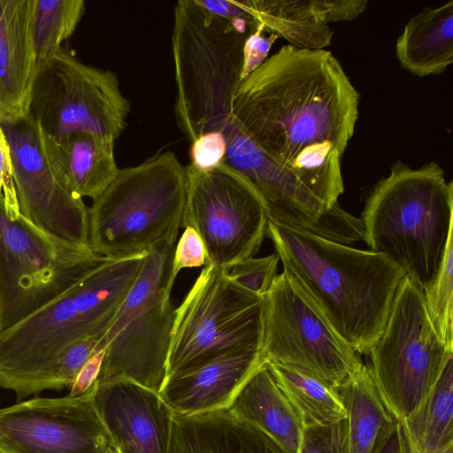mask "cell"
Instances as JSON below:
<instances>
[{"label": "cell", "mask_w": 453, "mask_h": 453, "mask_svg": "<svg viewBox=\"0 0 453 453\" xmlns=\"http://www.w3.org/2000/svg\"><path fill=\"white\" fill-rule=\"evenodd\" d=\"M168 453H287L258 427L227 409L173 415Z\"/></svg>", "instance_id": "cell-19"}, {"label": "cell", "mask_w": 453, "mask_h": 453, "mask_svg": "<svg viewBox=\"0 0 453 453\" xmlns=\"http://www.w3.org/2000/svg\"><path fill=\"white\" fill-rule=\"evenodd\" d=\"M346 412L351 453H401L402 427L367 364L333 388Z\"/></svg>", "instance_id": "cell-18"}, {"label": "cell", "mask_w": 453, "mask_h": 453, "mask_svg": "<svg viewBox=\"0 0 453 453\" xmlns=\"http://www.w3.org/2000/svg\"><path fill=\"white\" fill-rule=\"evenodd\" d=\"M35 0H0V124L27 117L37 73Z\"/></svg>", "instance_id": "cell-17"}, {"label": "cell", "mask_w": 453, "mask_h": 453, "mask_svg": "<svg viewBox=\"0 0 453 453\" xmlns=\"http://www.w3.org/2000/svg\"><path fill=\"white\" fill-rule=\"evenodd\" d=\"M1 126L10 145L21 213L55 236L88 244V207L72 190L55 141L29 115Z\"/></svg>", "instance_id": "cell-13"}, {"label": "cell", "mask_w": 453, "mask_h": 453, "mask_svg": "<svg viewBox=\"0 0 453 453\" xmlns=\"http://www.w3.org/2000/svg\"><path fill=\"white\" fill-rule=\"evenodd\" d=\"M105 349L96 352L83 365L69 388L70 396H77L88 392L97 381L104 361Z\"/></svg>", "instance_id": "cell-36"}, {"label": "cell", "mask_w": 453, "mask_h": 453, "mask_svg": "<svg viewBox=\"0 0 453 453\" xmlns=\"http://www.w3.org/2000/svg\"><path fill=\"white\" fill-rule=\"evenodd\" d=\"M105 453H120V451L119 450V449L112 443L109 448L108 449L106 450Z\"/></svg>", "instance_id": "cell-39"}, {"label": "cell", "mask_w": 453, "mask_h": 453, "mask_svg": "<svg viewBox=\"0 0 453 453\" xmlns=\"http://www.w3.org/2000/svg\"><path fill=\"white\" fill-rule=\"evenodd\" d=\"M109 257L55 236L21 213L16 191L0 197V334Z\"/></svg>", "instance_id": "cell-7"}, {"label": "cell", "mask_w": 453, "mask_h": 453, "mask_svg": "<svg viewBox=\"0 0 453 453\" xmlns=\"http://www.w3.org/2000/svg\"><path fill=\"white\" fill-rule=\"evenodd\" d=\"M324 20L331 22L350 21L365 10L366 0H316Z\"/></svg>", "instance_id": "cell-34"}, {"label": "cell", "mask_w": 453, "mask_h": 453, "mask_svg": "<svg viewBox=\"0 0 453 453\" xmlns=\"http://www.w3.org/2000/svg\"><path fill=\"white\" fill-rule=\"evenodd\" d=\"M254 19L267 33L306 50H326L334 32L320 14L316 0H244Z\"/></svg>", "instance_id": "cell-23"}, {"label": "cell", "mask_w": 453, "mask_h": 453, "mask_svg": "<svg viewBox=\"0 0 453 453\" xmlns=\"http://www.w3.org/2000/svg\"><path fill=\"white\" fill-rule=\"evenodd\" d=\"M422 295L433 326L444 345L453 350V236L436 276Z\"/></svg>", "instance_id": "cell-27"}, {"label": "cell", "mask_w": 453, "mask_h": 453, "mask_svg": "<svg viewBox=\"0 0 453 453\" xmlns=\"http://www.w3.org/2000/svg\"><path fill=\"white\" fill-rule=\"evenodd\" d=\"M227 410L261 429L287 453H297L304 425L265 363L250 375Z\"/></svg>", "instance_id": "cell-20"}, {"label": "cell", "mask_w": 453, "mask_h": 453, "mask_svg": "<svg viewBox=\"0 0 453 453\" xmlns=\"http://www.w3.org/2000/svg\"><path fill=\"white\" fill-rule=\"evenodd\" d=\"M369 250L388 257L421 290L436 276L453 236V184L429 162L400 161L370 191L361 214Z\"/></svg>", "instance_id": "cell-4"}, {"label": "cell", "mask_w": 453, "mask_h": 453, "mask_svg": "<svg viewBox=\"0 0 453 453\" xmlns=\"http://www.w3.org/2000/svg\"><path fill=\"white\" fill-rule=\"evenodd\" d=\"M94 404L120 453H168L173 414L159 392L125 380L96 383Z\"/></svg>", "instance_id": "cell-15"}, {"label": "cell", "mask_w": 453, "mask_h": 453, "mask_svg": "<svg viewBox=\"0 0 453 453\" xmlns=\"http://www.w3.org/2000/svg\"><path fill=\"white\" fill-rule=\"evenodd\" d=\"M265 364L304 427L328 426L347 418L333 388L293 367L273 362Z\"/></svg>", "instance_id": "cell-25"}, {"label": "cell", "mask_w": 453, "mask_h": 453, "mask_svg": "<svg viewBox=\"0 0 453 453\" xmlns=\"http://www.w3.org/2000/svg\"><path fill=\"white\" fill-rule=\"evenodd\" d=\"M284 271L332 328L367 356L386 325L403 270L385 255L352 248L268 220Z\"/></svg>", "instance_id": "cell-2"}, {"label": "cell", "mask_w": 453, "mask_h": 453, "mask_svg": "<svg viewBox=\"0 0 453 453\" xmlns=\"http://www.w3.org/2000/svg\"><path fill=\"white\" fill-rule=\"evenodd\" d=\"M297 453H351L348 418L328 426H305Z\"/></svg>", "instance_id": "cell-30"}, {"label": "cell", "mask_w": 453, "mask_h": 453, "mask_svg": "<svg viewBox=\"0 0 453 453\" xmlns=\"http://www.w3.org/2000/svg\"><path fill=\"white\" fill-rule=\"evenodd\" d=\"M117 75L61 48L37 66L28 115L55 141L87 132L116 141L131 111Z\"/></svg>", "instance_id": "cell-10"}, {"label": "cell", "mask_w": 453, "mask_h": 453, "mask_svg": "<svg viewBox=\"0 0 453 453\" xmlns=\"http://www.w3.org/2000/svg\"><path fill=\"white\" fill-rule=\"evenodd\" d=\"M452 449H453V443L446 446L445 448H443L442 449L439 450L436 453H452Z\"/></svg>", "instance_id": "cell-38"}, {"label": "cell", "mask_w": 453, "mask_h": 453, "mask_svg": "<svg viewBox=\"0 0 453 453\" xmlns=\"http://www.w3.org/2000/svg\"><path fill=\"white\" fill-rule=\"evenodd\" d=\"M176 242L165 240L145 255L134 283L100 342L105 354L96 383L125 380L160 391L167 377L175 318L171 292L176 278Z\"/></svg>", "instance_id": "cell-6"}, {"label": "cell", "mask_w": 453, "mask_h": 453, "mask_svg": "<svg viewBox=\"0 0 453 453\" xmlns=\"http://www.w3.org/2000/svg\"><path fill=\"white\" fill-rule=\"evenodd\" d=\"M358 105L359 94L332 52L287 44L242 80L232 113L265 152L297 174L343 156Z\"/></svg>", "instance_id": "cell-1"}, {"label": "cell", "mask_w": 453, "mask_h": 453, "mask_svg": "<svg viewBox=\"0 0 453 453\" xmlns=\"http://www.w3.org/2000/svg\"><path fill=\"white\" fill-rule=\"evenodd\" d=\"M55 143L69 185L82 199L98 197L119 172L114 156V140L75 132Z\"/></svg>", "instance_id": "cell-22"}, {"label": "cell", "mask_w": 453, "mask_h": 453, "mask_svg": "<svg viewBox=\"0 0 453 453\" xmlns=\"http://www.w3.org/2000/svg\"><path fill=\"white\" fill-rule=\"evenodd\" d=\"M261 362L293 367L331 388L365 364L285 271L263 296Z\"/></svg>", "instance_id": "cell-11"}, {"label": "cell", "mask_w": 453, "mask_h": 453, "mask_svg": "<svg viewBox=\"0 0 453 453\" xmlns=\"http://www.w3.org/2000/svg\"><path fill=\"white\" fill-rule=\"evenodd\" d=\"M205 264V248L199 234L193 227L186 226L174 248V274L177 276L183 269L201 267Z\"/></svg>", "instance_id": "cell-32"}, {"label": "cell", "mask_w": 453, "mask_h": 453, "mask_svg": "<svg viewBox=\"0 0 453 453\" xmlns=\"http://www.w3.org/2000/svg\"><path fill=\"white\" fill-rule=\"evenodd\" d=\"M267 33L265 27L258 23L257 28L246 38L242 49V80L257 69L268 58L273 42L279 38Z\"/></svg>", "instance_id": "cell-33"}, {"label": "cell", "mask_w": 453, "mask_h": 453, "mask_svg": "<svg viewBox=\"0 0 453 453\" xmlns=\"http://www.w3.org/2000/svg\"><path fill=\"white\" fill-rule=\"evenodd\" d=\"M261 364V347L228 351L167 376L159 394L173 415L191 416L227 409Z\"/></svg>", "instance_id": "cell-16"}, {"label": "cell", "mask_w": 453, "mask_h": 453, "mask_svg": "<svg viewBox=\"0 0 453 453\" xmlns=\"http://www.w3.org/2000/svg\"><path fill=\"white\" fill-rule=\"evenodd\" d=\"M105 331L82 338L68 346L50 365L42 389L70 388L87 361L98 350Z\"/></svg>", "instance_id": "cell-28"}, {"label": "cell", "mask_w": 453, "mask_h": 453, "mask_svg": "<svg viewBox=\"0 0 453 453\" xmlns=\"http://www.w3.org/2000/svg\"><path fill=\"white\" fill-rule=\"evenodd\" d=\"M186 166L172 150L119 169L88 207V244L99 255L123 258L146 254L178 238L186 200Z\"/></svg>", "instance_id": "cell-5"}, {"label": "cell", "mask_w": 453, "mask_h": 453, "mask_svg": "<svg viewBox=\"0 0 453 453\" xmlns=\"http://www.w3.org/2000/svg\"><path fill=\"white\" fill-rule=\"evenodd\" d=\"M452 420L453 357L421 406L401 422L406 453H436L452 444Z\"/></svg>", "instance_id": "cell-24"}, {"label": "cell", "mask_w": 453, "mask_h": 453, "mask_svg": "<svg viewBox=\"0 0 453 453\" xmlns=\"http://www.w3.org/2000/svg\"><path fill=\"white\" fill-rule=\"evenodd\" d=\"M196 3L208 12L228 19H242L248 22L257 25L258 22L254 19L248 9L245 1L236 0H196Z\"/></svg>", "instance_id": "cell-35"}, {"label": "cell", "mask_w": 453, "mask_h": 453, "mask_svg": "<svg viewBox=\"0 0 453 453\" xmlns=\"http://www.w3.org/2000/svg\"><path fill=\"white\" fill-rule=\"evenodd\" d=\"M11 191H15L12 155L4 130L0 124V197Z\"/></svg>", "instance_id": "cell-37"}, {"label": "cell", "mask_w": 453, "mask_h": 453, "mask_svg": "<svg viewBox=\"0 0 453 453\" xmlns=\"http://www.w3.org/2000/svg\"><path fill=\"white\" fill-rule=\"evenodd\" d=\"M226 148L222 134L211 132L202 134L191 142L190 165L202 171L211 170L224 163Z\"/></svg>", "instance_id": "cell-31"}, {"label": "cell", "mask_w": 453, "mask_h": 453, "mask_svg": "<svg viewBox=\"0 0 453 453\" xmlns=\"http://www.w3.org/2000/svg\"><path fill=\"white\" fill-rule=\"evenodd\" d=\"M96 384L0 409V453H105L113 442L94 404Z\"/></svg>", "instance_id": "cell-14"}, {"label": "cell", "mask_w": 453, "mask_h": 453, "mask_svg": "<svg viewBox=\"0 0 453 453\" xmlns=\"http://www.w3.org/2000/svg\"><path fill=\"white\" fill-rule=\"evenodd\" d=\"M146 254L108 259L1 333L0 387L19 400L43 391L45 376L62 351L106 330Z\"/></svg>", "instance_id": "cell-3"}, {"label": "cell", "mask_w": 453, "mask_h": 453, "mask_svg": "<svg viewBox=\"0 0 453 453\" xmlns=\"http://www.w3.org/2000/svg\"><path fill=\"white\" fill-rule=\"evenodd\" d=\"M85 12L83 0H35L34 43L37 66L73 35Z\"/></svg>", "instance_id": "cell-26"}, {"label": "cell", "mask_w": 453, "mask_h": 453, "mask_svg": "<svg viewBox=\"0 0 453 453\" xmlns=\"http://www.w3.org/2000/svg\"><path fill=\"white\" fill-rule=\"evenodd\" d=\"M227 273L205 265L175 309L167 376L228 351L261 347L263 297L239 286Z\"/></svg>", "instance_id": "cell-9"}, {"label": "cell", "mask_w": 453, "mask_h": 453, "mask_svg": "<svg viewBox=\"0 0 453 453\" xmlns=\"http://www.w3.org/2000/svg\"><path fill=\"white\" fill-rule=\"evenodd\" d=\"M395 55L414 75L442 73L453 62V1L411 17L396 40Z\"/></svg>", "instance_id": "cell-21"}, {"label": "cell", "mask_w": 453, "mask_h": 453, "mask_svg": "<svg viewBox=\"0 0 453 453\" xmlns=\"http://www.w3.org/2000/svg\"><path fill=\"white\" fill-rule=\"evenodd\" d=\"M279 255L243 259L228 270L230 279L243 288L263 297L278 275Z\"/></svg>", "instance_id": "cell-29"}, {"label": "cell", "mask_w": 453, "mask_h": 453, "mask_svg": "<svg viewBox=\"0 0 453 453\" xmlns=\"http://www.w3.org/2000/svg\"><path fill=\"white\" fill-rule=\"evenodd\" d=\"M181 227L200 235L206 264L229 270L254 257L266 236L265 203L252 184L226 164L209 170L186 166Z\"/></svg>", "instance_id": "cell-12"}, {"label": "cell", "mask_w": 453, "mask_h": 453, "mask_svg": "<svg viewBox=\"0 0 453 453\" xmlns=\"http://www.w3.org/2000/svg\"><path fill=\"white\" fill-rule=\"evenodd\" d=\"M428 317L422 291L404 276L368 365L395 418L403 422L430 395L453 357Z\"/></svg>", "instance_id": "cell-8"}]
</instances>
